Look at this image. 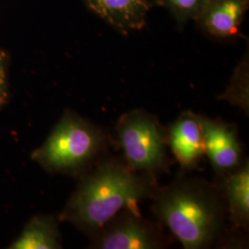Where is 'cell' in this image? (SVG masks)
Segmentation results:
<instances>
[{"label": "cell", "instance_id": "cell-14", "mask_svg": "<svg viewBox=\"0 0 249 249\" xmlns=\"http://www.w3.org/2000/svg\"><path fill=\"white\" fill-rule=\"evenodd\" d=\"M9 65V52L0 47V112L8 106L10 100Z\"/></svg>", "mask_w": 249, "mask_h": 249}, {"label": "cell", "instance_id": "cell-5", "mask_svg": "<svg viewBox=\"0 0 249 249\" xmlns=\"http://www.w3.org/2000/svg\"><path fill=\"white\" fill-rule=\"evenodd\" d=\"M165 237L156 223L144 219L138 210L124 209L93 234L92 248L156 249L165 247Z\"/></svg>", "mask_w": 249, "mask_h": 249}, {"label": "cell", "instance_id": "cell-7", "mask_svg": "<svg viewBox=\"0 0 249 249\" xmlns=\"http://www.w3.org/2000/svg\"><path fill=\"white\" fill-rule=\"evenodd\" d=\"M249 8V0H210L195 20L202 33L214 39L236 38Z\"/></svg>", "mask_w": 249, "mask_h": 249}, {"label": "cell", "instance_id": "cell-12", "mask_svg": "<svg viewBox=\"0 0 249 249\" xmlns=\"http://www.w3.org/2000/svg\"><path fill=\"white\" fill-rule=\"evenodd\" d=\"M210 0H153V5L168 9L178 27L185 26L190 19H196Z\"/></svg>", "mask_w": 249, "mask_h": 249}, {"label": "cell", "instance_id": "cell-4", "mask_svg": "<svg viewBox=\"0 0 249 249\" xmlns=\"http://www.w3.org/2000/svg\"><path fill=\"white\" fill-rule=\"evenodd\" d=\"M116 129L130 168L153 177L167 168V130L155 116L134 110L119 118Z\"/></svg>", "mask_w": 249, "mask_h": 249}, {"label": "cell", "instance_id": "cell-9", "mask_svg": "<svg viewBox=\"0 0 249 249\" xmlns=\"http://www.w3.org/2000/svg\"><path fill=\"white\" fill-rule=\"evenodd\" d=\"M89 11L122 35L141 31L153 6L150 0H83Z\"/></svg>", "mask_w": 249, "mask_h": 249}, {"label": "cell", "instance_id": "cell-10", "mask_svg": "<svg viewBox=\"0 0 249 249\" xmlns=\"http://www.w3.org/2000/svg\"><path fill=\"white\" fill-rule=\"evenodd\" d=\"M226 209L235 228L246 229L249 222V165L242 163L237 169L222 176Z\"/></svg>", "mask_w": 249, "mask_h": 249}, {"label": "cell", "instance_id": "cell-11", "mask_svg": "<svg viewBox=\"0 0 249 249\" xmlns=\"http://www.w3.org/2000/svg\"><path fill=\"white\" fill-rule=\"evenodd\" d=\"M59 217L48 214L34 216L20 233L11 242L9 249H62Z\"/></svg>", "mask_w": 249, "mask_h": 249}, {"label": "cell", "instance_id": "cell-2", "mask_svg": "<svg viewBox=\"0 0 249 249\" xmlns=\"http://www.w3.org/2000/svg\"><path fill=\"white\" fill-rule=\"evenodd\" d=\"M153 212L186 249L209 248L223 230L226 205L219 187L201 179L179 178L157 189Z\"/></svg>", "mask_w": 249, "mask_h": 249}, {"label": "cell", "instance_id": "cell-3", "mask_svg": "<svg viewBox=\"0 0 249 249\" xmlns=\"http://www.w3.org/2000/svg\"><path fill=\"white\" fill-rule=\"evenodd\" d=\"M106 133L72 111H66L31 158L49 173L74 175L105 150Z\"/></svg>", "mask_w": 249, "mask_h": 249}, {"label": "cell", "instance_id": "cell-6", "mask_svg": "<svg viewBox=\"0 0 249 249\" xmlns=\"http://www.w3.org/2000/svg\"><path fill=\"white\" fill-rule=\"evenodd\" d=\"M205 153L209 156L215 172L224 176L242 164V149L237 129L222 120L199 116Z\"/></svg>", "mask_w": 249, "mask_h": 249}, {"label": "cell", "instance_id": "cell-13", "mask_svg": "<svg viewBox=\"0 0 249 249\" xmlns=\"http://www.w3.org/2000/svg\"><path fill=\"white\" fill-rule=\"evenodd\" d=\"M248 61H243L237 68L231 80V83L222 98L228 100L234 105H238L245 111L249 112V95H248V78H249Z\"/></svg>", "mask_w": 249, "mask_h": 249}, {"label": "cell", "instance_id": "cell-8", "mask_svg": "<svg viewBox=\"0 0 249 249\" xmlns=\"http://www.w3.org/2000/svg\"><path fill=\"white\" fill-rule=\"evenodd\" d=\"M167 144L184 170L193 169L205 154L200 118L185 112L170 125Z\"/></svg>", "mask_w": 249, "mask_h": 249}, {"label": "cell", "instance_id": "cell-1", "mask_svg": "<svg viewBox=\"0 0 249 249\" xmlns=\"http://www.w3.org/2000/svg\"><path fill=\"white\" fill-rule=\"evenodd\" d=\"M157 189L155 177L119 160H105L80 180L59 220L93 235L121 211L138 210Z\"/></svg>", "mask_w": 249, "mask_h": 249}]
</instances>
